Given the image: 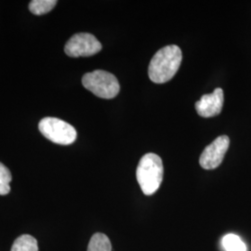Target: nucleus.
I'll return each instance as SVG.
<instances>
[{
    "mask_svg": "<svg viewBox=\"0 0 251 251\" xmlns=\"http://www.w3.org/2000/svg\"><path fill=\"white\" fill-rule=\"evenodd\" d=\"M182 53L178 46L170 45L162 48L152 57L148 75L150 79L156 84H163L175 75L179 70Z\"/></svg>",
    "mask_w": 251,
    "mask_h": 251,
    "instance_id": "nucleus-1",
    "label": "nucleus"
},
{
    "mask_svg": "<svg viewBox=\"0 0 251 251\" xmlns=\"http://www.w3.org/2000/svg\"><path fill=\"white\" fill-rule=\"evenodd\" d=\"M164 167L159 155L148 152L139 162L136 178L145 196L153 195L161 184Z\"/></svg>",
    "mask_w": 251,
    "mask_h": 251,
    "instance_id": "nucleus-2",
    "label": "nucleus"
},
{
    "mask_svg": "<svg viewBox=\"0 0 251 251\" xmlns=\"http://www.w3.org/2000/svg\"><path fill=\"white\" fill-rule=\"evenodd\" d=\"M82 84L87 90L102 99H113L120 90L117 77L113 74L103 70H95L84 75Z\"/></svg>",
    "mask_w": 251,
    "mask_h": 251,
    "instance_id": "nucleus-3",
    "label": "nucleus"
},
{
    "mask_svg": "<svg viewBox=\"0 0 251 251\" xmlns=\"http://www.w3.org/2000/svg\"><path fill=\"white\" fill-rule=\"evenodd\" d=\"M42 135L54 144L70 145L76 140V130L73 126L56 117H45L38 125Z\"/></svg>",
    "mask_w": 251,
    "mask_h": 251,
    "instance_id": "nucleus-4",
    "label": "nucleus"
},
{
    "mask_svg": "<svg viewBox=\"0 0 251 251\" xmlns=\"http://www.w3.org/2000/svg\"><path fill=\"white\" fill-rule=\"evenodd\" d=\"M101 50L99 40L89 33L75 34L67 41L64 51L69 57H90Z\"/></svg>",
    "mask_w": 251,
    "mask_h": 251,
    "instance_id": "nucleus-5",
    "label": "nucleus"
},
{
    "mask_svg": "<svg viewBox=\"0 0 251 251\" xmlns=\"http://www.w3.org/2000/svg\"><path fill=\"white\" fill-rule=\"evenodd\" d=\"M230 144V139L228 136H220L211 144L207 145L202 152L199 164L204 170H215L224 160L225 153L227 152Z\"/></svg>",
    "mask_w": 251,
    "mask_h": 251,
    "instance_id": "nucleus-6",
    "label": "nucleus"
},
{
    "mask_svg": "<svg viewBox=\"0 0 251 251\" xmlns=\"http://www.w3.org/2000/svg\"><path fill=\"white\" fill-rule=\"evenodd\" d=\"M225 102L224 90L216 89L212 93L206 94L196 103L198 115L202 117H212L221 114Z\"/></svg>",
    "mask_w": 251,
    "mask_h": 251,
    "instance_id": "nucleus-7",
    "label": "nucleus"
},
{
    "mask_svg": "<svg viewBox=\"0 0 251 251\" xmlns=\"http://www.w3.org/2000/svg\"><path fill=\"white\" fill-rule=\"evenodd\" d=\"M10 251H38L36 238L29 234H23L14 241Z\"/></svg>",
    "mask_w": 251,
    "mask_h": 251,
    "instance_id": "nucleus-8",
    "label": "nucleus"
},
{
    "mask_svg": "<svg viewBox=\"0 0 251 251\" xmlns=\"http://www.w3.org/2000/svg\"><path fill=\"white\" fill-rule=\"evenodd\" d=\"M88 251H112V245L107 235L101 233L93 234L89 243Z\"/></svg>",
    "mask_w": 251,
    "mask_h": 251,
    "instance_id": "nucleus-9",
    "label": "nucleus"
},
{
    "mask_svg": "<svg viewBox=\"0 0 251 251\" xmlns=\"http://www.w3.org/2000/svg\"><path fill=\"white\" fill-rule=\"evenodd\" d=\"M56 4V0H33L29 3V9L35 15H43L51 11Z\"/></svg>",
    "mask_w": 251,
    "mask_h": 251,
    "instance_id": "nucleus-10",
    "label": "nucleus"
},
{
    "mask_svg": "<svg viewBox=\"0 0 251 251\" xmlns=\"http://www.w3.org/2000/svg\"><path fill=\"white\" fill-rule=\"evenodd\" d=\"M223 246L226 251H247V247L242 239L233 233L226 234L223 238Z\"/></svg>",
    "mask_w": 251,
    "mask_h": 251,
    "instance_id": "nucleus-11",
    "label": "nucleus"
},
{
    "mask_svg": "<svg viewBox=\"0 0 251 251\" xmlns=\"http://www.w3.org/2000/svg\"><path fill=\"white\" fill-rule=\"evenodd\" d=\"M12 176L9 169L0 163V196H6L10 192L9 183Z\"/></svg>",
    "mask_w": 251,
    "mask_h": 251,
    "instance_id": "nucleus-12",
    "label": "nucleus"
}]
</instances>
